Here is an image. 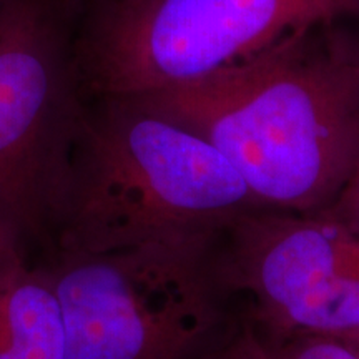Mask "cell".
<instances>
[{"mask_svg":"<svg viewBox=\"0 0 359 359\" xmlns=\"http://www.w3.org/2000/svg\"><path fill=\"white\" fill-rule=\"evenodd\" d=\"M334 25L203 82L127 98L217 147L262 208L321 212L359 156V42Z\"/></svg>","mask_w":359,"mask_h":359,"instance_id":"6da1fadb","label":"cell"},{"mask_svg":"<svg viewBox=\"0 0 359 359\" xmlns=\"http://www.w3.org/2000/svg\"><path fill=\"white\" fill-rule=\"evenodd\" d=\"M258 208L200 135L130 98H100L75 135L53 255L212 240Z\"/></svg>","mask_w":359,"mask_h":359,"instance_id":"7a4b0ae2","label":"cell"},{"mask_svg":"<svg viewBox=\"0 0 359 359\" xmlns=\"http://www.w3.org/2000/svg\"><path fill=\"white\" fill-rule=\"evenodd\" d=\"M219 236L42 262L64 311L65 359H212L243 314L219 271Z\"/></svg>","mask_w":359,"mask_h":359,"instance_id":"3957f363","label":"cell"},{"mask_svg":"<svg viewBox=\"0 0 359 359\" xmlns=\"http://www.w3.org/2000/svg\"><path fill=\"white\" fill-rule=\"evenodd\" d=\"M359 13V0H109L82 47L98 98L185 87L238 69L308 27Z\"/></svg>","mask_w":359,"mask_h":359,"instance_id":"277c9868","label":"cell"},{"mask_svg":"<svg viewBox=\"0 0 359 359\" xmlns=\"http://www.w3.org/2000/svg\"><path fill=\"white\" fill-rule=\"evenodd\" d=\"M45 0H0V258L45 262L85 105Z\"/></svg>","mask_w":359,"mask_h":359,"instance_id":"5b68a950","label":"cell"},{"mask_svg":"<svg viewBox=\"0 0 359 359\" xmlns=\"http://www.w3.org/2000/svg\"><path fill=\"white\" fill-rule=\"evenodd\" d=\"M218 264L259 334L359 336V236L330 213L241 215L219 236Z\"/></svg>","mask_w":359,"mask_h":359,"instance_id":"8992f818","label":"cell"},{"mask_svg":"<svg viewBox=\"0 0 359 359\" xmlns=\"http://www.w3.org/2000/svg\"><path fill=\"white\" fill-rule=\"evenodd\" d=\"M11 341L0 359H65L64 311L42 262H19L8 294Z\"/></svg>","mask_w":359,"mask_h":359,"instance_id":"52a82bcc","label":"cell"},{"mask_svg":"<svg viewBox=\"0 0 359 359\" xmlns=\"http://www.w3.org/2000/svg\"><path fill=\"white\" fill-rule=\"evenodd\" d=\"M212 359H359V351L346 341L323 334H294L271 339L259 334L241 314V323Z\"/></svg>","mask_w":359,"mask_h":359,"instance_id":"ba28073f","label":"cell"},{"mask_svg":"<svg viewBox=\"0 0 359 359\" xmlns=\"http://www.w3.org/2000/svg\"><path fill=\"white\" fill-rule=\"evenodd\" d=\"M321 212L330 213L331 217L343 223L349 231L359 236V156L343 190L339 191L333 203Z\"/></svg>","mask_w":359,"mask_h":359,"instance_id":"9c48e42d","label":"cell"},{"mask_svg":"<svg viewBox=\"0 0 359 359\" xmlns=\"http://www.w3.org/2000/svg\"><path fill=\"white\" fill-rule=\"evenodd\" d=\"M19 262H24V259H0V353L6 351L11 341L8 294H11L13 268Z\"/></svg>","mask_w":359,"mask_h":359,"instance_id":"30bf717a","label":"cell"},{"mask_svg":"<svg viewBox=\"0 0 359 359\" xmlns=\"http://www.w3.org/2000/svg\"><path fill=\"white\" fill-rule=\"evenodd\" d=\"M346 343H349V344H351V346H354V348H356L358 351H359V336H356V338L346 341Z\"/></svg>","mask_w":359,"mask_h":359,"instance_id":"8fae6325","label":"cell"}]
</instances>
